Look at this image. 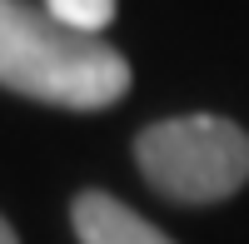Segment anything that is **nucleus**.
Instances as JSON below:
<instances>
[{
	"instance_id": "20e7f679",
	"label": "nucleus",
	"mask_w": 249,
	"mask_h": 244,
	"mask_svg": "<svg viewBox=\"0 0 249 244\" xmlns=\"http://www.w3.org/2000/svg\"><path fill=\"white\" fill-rule=\"evenodd\" d=\"M45 10L80 35H100L115 20V0H45Z\"/></svg>"
},
{
	"instance_id": "39448f33",
	"label": "nucleus",
	"mask_w": 249,
	"mask_h": 244,
	"mask_svg": "<svg viewBox=\"0 0 249 244\" xmlns=\"http://www.w3.org/2000/svg\"><path fill=\"white\" fill-rule=\"evenodd\" d=\"M0 244H20V239H15V229L5 225V219H0Z\"/></svg>"
},
{
	"instance_id": "7ed1b4c3",
	"label": "nucleus",
	"mask_w": 249,
	"mask_h": 244,
	"mask_svg": "<svg viewBox=\"0 0 249 244\" xmlns=\"http://www.w3.org/2000/svg\"><path fill=\"white\" fill-rule=\"evenodd\" d=\"M70 225L80 244H175L170 234H160L150 219H140L130 205H120L105 190H85L70 205Z\"/></svg>"
},
{
	"instance_id": "f03ea898",
	"label": "nucleus",
	"mask_w": 249,
	"mask_h": 244,
	"mask_svg": "<svg viewBox=\"0 0 249 244\" xmlns=\"http://www.w3.org/2000/svg\"><path fill=\"white\" fill-rule=\"evenodd\" d=\"M135 159L175 205H219L249 185V135L219 115H179L140 130Z\"/></svg>"
},
{
	"instance_id": "f257e3e1",
	"label": "nucleus",
	"mask_w": 249,
	"mask_h": 244,
	"mask_svg": "<svg viewBox=\"0 0 249 244\" xmlns=\"http://www.w3.org/2000/svg\"><path fill=\"white\" fill-rule=\"evenodd\" d=\"M0 85L60 110H105L124 100L130 65L100 35H80L25 0H0Z\"/></svg>"
}]
</instances>
